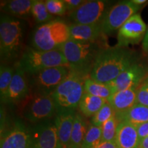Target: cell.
I'll list each match as a JSON object with an SVG mask.
<instances>
[{"mask_svg":"<svg viewBox=\"0 0 148 148\" xmlns=\"http://www.w3.org/2000/svg\"><path fill=\"white\" fill-rule=\"evenodd\" d=\"M70 71L69 66H60L27 75L29 89L32 94L51 95Z\"/></svg>","mask_w":148,"mask_h":148,"instance_id":"52a82bcc","label":"cell"},{"mask_svg":"<svg viewBox=\"0 0 148 148\" xmlns=\"http://www.w3.org/2000/svg\"><path fill=\"white\" fill-rule=\"evenodd\" d=\"M75 114V111L57 112L54 123L58 132L60 148H69Z\"/></svg>","mask_w":148,"mask_h":148,"instance_id":"2e32d148","label":"cell"},{"mask_svg":"<svg viewBox=\"0 0 148 148\" xmlns=\"http://www.w3.org/2000/svg\"><path fill=\"white\" fill-rule=\"evenodd\" d=\"M69 40V25L62 20L54 19L34 29L31 38V47L41 51L56 50Z\"/></svg>","mask_w":148,"mask_h":148,"instance_id":"5b68a950","label":"cell"},{"mask_svg":"<svg viewBox=\"0 0 148 148\" xmlns=\"http://www.w3.org/2000/svg\"><path fill=\"white\" fill-rule=\"evenodd\" d=\"M32 148H60L55 123L43 121L31 129Z\"/></svg>","mask_w":148,"mask_h":148,"instance_id":"5bb4252c","label":"cell"},{"mask_svg":"<svg viewBox=\"0 0 148 148\" xmlns=\"http://www.w3.org/2000/svg\"><path fill=\"white\" fill-rule=\"evenodd\" d=\"M24 100L26 102L23 107L22 114L29 122L38 123L56 114V106L51 95L32 94L30 97H26Z\"/></svg>","mask_w":148,"mask_h":148,"instance_id":"ba28073f","label":"cell"},{"mask_svg":"<svg viewBox=\"0 0 148 148\" xmlns=\"http://www.w3.org/2000/svg\"><path fill=\"white\" fill-rule=\"evenodd\" d=\"M101 142V127L90 124L88 126L82 148H95Z\"/></svg>","mask_w":148,"mask_h":148,"instance_id":"4316f807","label":"cell"},{"mask_svg":"<svg viewBox=\"0 0 148 148\" xmlns=\"http://www.w3.org/2000/svg\"><path fill=\"white\" fill-rule=\"evenodd\" d=\"M108 1L102 0L85 1L78 8L69 14V18L75 24H100L108 10Z\"/></svg>","mask_w":148,"mask_h":148,"instance_id":"30bf717a","label":"cell"},{"mask_svg":"<svg viewBox=\"0 0 148 148\" xmlns=\"http://www.w3.org/2000/svg\"><path fill=\"white\" fill-rule=\"evenodd\" d=\"M138 148H148V136L140 140Z\"/></svg>","mask_w":148,"mask_h":148,"instance_id":"d590c367","label":"cell"},{"mask_svg":"<svg viewBox=\"0 0 148 148\" xmlns=\"http://www.w3.org/2000/svg\"><path fill=\"white\" fill-rule=\"evenodd\" d=\"M16 66L31 75L42 70L56 66H69L67 60L60 49L41 51L32 47L23 51Z\"/></svg>","mask_w":148,"mask_h":148,"instance_id":"8992f818","label":"cell"},{"mask_svg":"<svg viewBox=\"0 0 148 148\" xmlns=\"http://www.w3.org/2000/svg\"><path fill=\"white\" fill-rule=\"evenodd\" d=\"M25 24L20 18L1 14L0 18V56L3 62H10L23 52Z\"/></svg>","mask_w":148,"mask_h":148,"instance_id":"7a4b0ae2","label":"cell"},{"mask_svg":"<svg viewBox=\"0 0 148 148\" xmlns=\"http://www.w3.org/2000/svg\"><path fill=\"white\" fill-rule=\"evenodd\" d=\"M136 103L148 107V77L138 86Z\"/></svg>","mask_w":148,"mask_h":148,"instance_id":"4dcf8cb0","label":"cell"},{"mask_svg":"<svg viewBox=\"0 0 148 148\" xmlns=\"http://www.w3.org/2000/svg\"><path fill=\"white\" fill-rule=\"evenodd\" d=\"M31 14L37 23L44 24L54 20V16L51 14L46 7L45 1L33 0Z\"/></svg>","mask_w":148,"mask_h":148,"instance_id":"484cf974","label":"cell"},{"mask_svg":"<svg viewBox=\"0 0 148 148\" xmlns=\"http://www.w3.org/2000/svg\"><path fill=\"white\" fill-rule=\"evenodd\" d=\"M115 141L119 148H138L139 144L136 127L127 121H120Z\"/></svg>","mask_w":148,"mask_h":148,"instance_id":"d6986e66","label":"cell"},{"mask_svg":"<svg viewBox=\"0 0 148 148\" xmlns=\"http://www.w3.org/2000/svg\"><path fill=\"white\" fill-rule=\"evenodd\" d=\"M46 7L53 16H63L67 12L66 5L64 0H47Z\"/></svg>","mask_w":148,"mask_h":148,"instance_id":"f546056e","label":"cell"},{"mask_svg":"<svg viewBox=\"0 0 148 148\" xmlns=\"http://www.w3.org/2000/svg\"><path fill=\"white\" fill-rule=\"evenodd\" d=\"M84 91L90 95L106 99L107 100L113 93L108 83L98 82L92 79L90 77H88L86 79Z\"/></svg>","mask_w":148,"mask_h":148,"instance_id":"cb8c5ba5","label":"cell"},{"mask_svg":"<svg viewBox=\"0 0 148 148\" xmlns=\"http://www.w3.org/2000/svg\"><path fill=\"white\" fill-rule=\"evenodd\" d=\"M136 127L139 141L144 138L147 137L148 136V121L136 125Z\"/></svg>","mask_w":148,"mask_h":148,"instance_id":"d6a6232c","label":"cell"},{"mask_svg":"<svg viewBox=\"0 0 148 148\" xmlns=\"http://www.w3.org/2000/svg\"><path fill=\"white\" fill-rule=\"evenodd\" d=\"M108 100L90 95L84 92L82 99L79 101L78 109L81 114L86 117H90L95 115L96 112L106 103Z\"/></svg>","mask_w":148,"mask_h":148,"instance_id":"7402d4cb","label":"cell"},{"mask_svg":"<svg viewBox=\"0 0 148 148\" xmlns=\"http://www.w3.org/2000/svg\"><path fill=\"white\" fill-rule=\"evenodd\" d=\"M147 27L141 16L138 13L134 14L118 30L115 47H127L130 45L139 43L145 37Z\"/></svg>","mask_w":148,"mask_h":148,"instance_id":"8fae6325","label":"cell"},{"mask_svg":"<svg viewBox=\"0 0 148 148\" xmlns=\"http://www.w3.org/2000/svg\"><path fill=\"white\" fill-rule=\"evenodd\" d=\"M0 148H32L31 129L16 121L1 134Z\"/></svg>","mask_w":148,"mask_h":148,"instance_id":"4fadbf2b","label":"cell"},{"mask_svg":"<svg viewBox=\"0 0 148 148\" xmlns=\"http://www.w3.org/2000/svg\"><path fill=\"white\" fill-rule=\"evenodd\" d=\"M103 47L98 42H82L69 40L60 48L70 69L90 76L97 53Z\"/></svg>","mask_w":148,"mask_h":148,"instance_id":"3957f363","label":"cell"},{"mask_svg":"<svg viewBox=\"0 0 148 148\" xmlns=\"http://www.w3.org/2000/svg\"><path fill=\"white\" fill-rule=\"evenodd\" d=\"M95 148H119L115 140L114 141H105L101 142Z\"/></svg>","mask_w":148,"mask_h":148,"instance_id":"836d02e7","label":"cell"},{"mask_svg":"<svg viewBox=\"0 0 148 148\" xmlns=\"http://www.w3.org/2000/svg\"><path fill=\"white\" fill-rule=\"evenodd\" d=\"M148 77V68L136 62L121 73L112 82L108 83L112 92L138 87Z\"/></svg>","mask_w":148,"mask_h":148,"instance_id":"7c38bea8","label":"cell"},{"mask_svg":"<svg viewBox=\"0 0 148 148\" xmlns=\"http://www.w3.org/2000/svg\"><path fill=\"white\" fill-rule=\"evenodd\" d=\"M115 115V112L108 101L92 116L91 124L95 126L101 127L105 122Z\"/></svg>","mask_w":148,"mask_h":148,"instance_id":"83f0119b","label":"cell"},{"mask_svg":"<svg viewBox=\"0 0 148 148\" xmlns=\"http://www.w3.org/2000/svg\"><path fill=\"white\" fill-rule=\"evenodd\" d=\"M118 124L119 121L114 115L101 125V142L115 140Z\"/></svg>","mask_w":148,"mask_h":148,"instance_id":"f1b7e54d","label":"cell"},{"mask_svg":"<svg viewBox=\"0 0 148 148\" xmlns=\"http://www.w3.org/2000/svg\"><path fill=\"white\" fill-rule=\"evenodd\" d=\"M138 87L114 92L108 99L116 114H120L129 110L136 103V90Z\"/></svg>","mask_w":148,"mask_h":148,"instance_id":"ac0fdd59","label":"cell"},{"mask_svg":"<svg viewBox=\"0 0 148 148\" xmlns=\"http://www.w3.org/2000/svg\"><path fill=\"white\" fill-rule=\"evenodd\" d=\"M66 5L68 13H71L77 8H78L82 3L85 2L84 0H64Z\"/></svg>","mask_w":148,"mask_h":148,"instance_id":"1f68e13d","label":"cell"},{"mask_svg":"<svg viewBox=\"0 0 148 148\" xmlns=\"http://www.w3.org/2000/svg\"><path fill=\"white\" fill-rule=\"evenodd\" d=\"M88 75L71 70L68 76L58 85L51 95L59 111H75L84 91V85ZM57 113V112H56Z\"/></svg>","mask_w":148,"mask_h":148,"instance_id":"277c9868","label":"cell"},{"mask_svg":"<svg viewBox=\"0 0 148 148\" xmlns=\"http://www.w3.org/2000/svg\"><path fill=\"white\" fill-rule=\"evenodd\" d=\"M118 121H127L136 125L148 121V107L136 103L129 110L120 114H116Z\"/></svg>","mask_w":148,"mask_h":148,"instance_id":"44dd1931","label":"cell"},{"mask_svg":"<svg viewBox=\"0 0 148 148\" xmlns=\"http://www.w3.org/2000/svg\"><path fill=\"white\" fill-rule=\"evenodd\" d=\"M70 27V40L82 42H97L104 36L100 24L82 25L72 23Z\"/></svg>","mask_w":148,"mask_h":148,"instance_id":"e0dca14e","label":"cell"},{"mask_svg":"<svg viewBox=\"0 0 148 148\" xmlns=\"http://www.w3.org/2000/svg\"><path fill=\"white\" fill-rule=\"evenodd\" d=\"M141 8V6L132 3V1H123L108 8L100 25L104 36H108L119 30L131 16Z\"/></svg>","mask_w":148,"mask_h":148,"instance_id":"9c48e42d","label":"cell"},{"mask_svg":"<svg viewBox=\"0 0 148 148\" xmlns=\"http://www.w3.org/2000/svg\"><path fill=\"white\" fill-rule=\"evenodd\" d=\"M33 0H9L1 1V10L3 13L18 18H26L32 16Z\"/></svg>","mask_w":148,"mask_h":148,"instance_id":"ffe728a7","label":"cell"},{"mask_svg":"<svg viewBox=\"0 0 148 148\" xmlns=\"http://www.w3.org/2000/svg\"><path fill=\"white\" fill-rule=\"evenodd\" d=\"M142 49L144 53L148 55V25L147 27V31H146L145 37H144L143 42H142Z\"/></svg>","mask_w":148,"mask_h":148,"instance_id":"e575fe53","label":"cell"},{"mask_svg":"<svg viewBox=\"0 0 148 148\" xmlns=\"http://www.w3.org/2000/svg\"><path fill=\"white\" fill-rule=\"evenodd\" d=\"M30 89L26 73L18 66L15 71L8 90L7 104H16L29 95Z\"/></svg>","mask_w":148,"mask_h":148,"instance_id":"9a60e30c","label":"cell"},{"mask_svg":"<svg viewBox=\"0 0 148 148\" xmlns=\"http://www.w3.org/2000/svg\"><path fill=\"white\" fill-rule=\"evenodd\" d=\"M137 60L136 53L127 47H103L96 56L90 77L98 82L109 83Z\"/></svg>","mask_w":148,"mask_h":148,"instance_id":"6da1fadb","label":"cell"},{"mask_svg":"<svg viewBox=\"0 0 148 148\" xmlns=\"http://www.w3.org/2000/svg\"><path fill=\"white\" fill-rule=\"evenodd\" d=\"M132 3H134V4L139 5V6H141L143 5H145V3H147L148 1H146V0H132Z\"/></svg>","mask_w":148,"mask_h":148,"instance_id":"8d00e7d4","label":"cell"},{"mask_svg":"<svg viewBox=\"0 0 148 148\" xmlns=\"http://www.w3.org/2000/svg\"><path fill=\"white\" fill-rule=\"evenodd\" d=\"M15 69L1 64L0 67V99L1 102L7 104L8 90L10 88Z\"/></svg>","mask_w":148,"mask_h":148,"instance_id":"d4e9b609","label":"cell"},{"mask_svg":"<svg viewBox=\"0 0 148 148\" xmlns=\"http://www.w3.org/2000/svg\"><path fill=\"white\" fill-rule=\"evenodd\" d=\"M88 127L84 117L81 114H75L72 129L69 148H82L85 134Z\"/></svg>","mask_w":148,"mask_h":148,"instance_id":"603a6c76","label":"cell"}]
</instances>
